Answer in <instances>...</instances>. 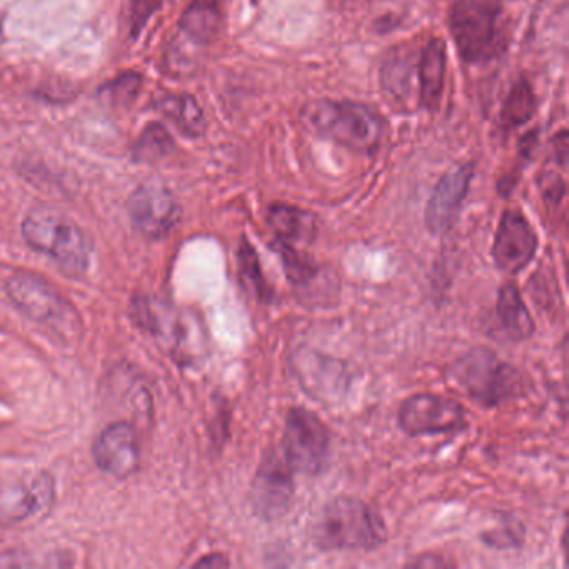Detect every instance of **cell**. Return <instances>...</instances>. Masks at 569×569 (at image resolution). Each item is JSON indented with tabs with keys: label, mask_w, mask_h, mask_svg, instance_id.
Instances as JSON below:
<instances>
[{
	"label": "cell",
	"mask_w": 569,
	"mask_h": 569,
	"mask_svg": "<svg viewBox=\"0 0 569 569\" xmlns=\"http://www.w3.org/2000/svg\"><path fill=\"white\" fill-rule=\"evenodd\" d=\"M312 538L321 551H372L385 545L388 531L371 506L339 496L322 508Z\"/></svg>",
	"instance_id": "cell-2"
},
{
	"label": "cell",
	"mask_w": 569,
	"mask_h": 569,
	"mask_svg": "<svg viewBox=\"0 0 569 569\" xmlns=\"http://www.w3.org/2000/svg\"><path fill=\"white\" fill-rule=\"evenodd\" d=\"M449 29L462 61L481 64L502 49L501 0H456Z\"/></svg>",
	"instance_id": "cell-5"
},
{
	"label": "cell",
	"mask_w": 569,
	"mask_h": 569,
	"mask_svg": "<svg viewBox=\"0 0 569 569\" xmlns=\"http://www.w3.org/2000/svg\"><path fill=\"white\" fill-rule=\"evenodd\" d=\"M6 291L19 311L62 342L81 338L82 321L74 306L58 288L29 272H18L6 282Z\"/></svg>",
	"instance_id": "cell-3"
},
{
	"label": "cell",
	"mask_w": 569,
	"mask_h": 569,
	"mask_svg": "<svg viewBox=\"0 0 569 569\" xmlns=\"http://www.w3.org/2000/svg\"><path fill=\"white\" fill-rule=\"evenodd\" d=\"M451 378L469 398L486 408L516 398L526 385L515 366L501 361L488 348L469 349L452 365Z\"/></svg>",
	"instance_id": "cell-6"
},
{
	"label": "cell",
	"mask_w": 569,
	"mask_h": 569,
	"mask_svg": "<svg viewBox=\"0 0 569 569\" xmlns=\"http://www.w3.org/2000/svg\"><path fill=\"white\" fill-rule=\"evenodd\" d=\"M286 459L268 451L252 481L251 502L256 515L264 521L282 518L295 498V478Z\"/></svg>",
	"instance_id": "cell-10"
},
{
	"label": "cell",
	"mask_w": 569,
	"mask_h": 569,
	"mask_svg": "<svg viewBox=\"0 0 569 569\" xmlns=\"http://www.w3.org/2000/svg\"><path fill=\"white\" fill-rule=\"evenodd\" d=\"M164 0H129V12H131L132 36L141 34L142 29L148 24L149 19L161 9Z\"/></svg>",
	"instance_id": "cell-26"
},
{
	"label": "cell",
	"mask_w": 569,
	"mask_h": 569,
	"mask_svg": "<svg viewBox=\"0 0 569 569\" xmlns=\"http://www.w3.org/2000/svg\"><path fill=\"white\" fill-rule=\"evenodd\" d=\"M0 39H2V21H0Z\"/></svg>",
	"instance_id": "cell-30"
},
{
	"label": "cell",
	"mask_w": 569,
	"mask_h": 569,
	"mask_svg": "<svg viewBox=\"0 0 569 569\" xmlns=\"http://www.w3.org/2000/svg\"><path fill=\"white\" fill-rule=\"evenodd\" d=\"M496 316L501 331L511 341H526L535 335V321L526 308L525 299L511 282L499 289Z\"/></svg>",
	"instance_id": "cell-18"
},
{
	"label": "cell",
	"mask_w": 569,
	"mask_h": 569,
	"mask_svg": "<svg viewBox=\"0 0 569 569\" xmlns=\"http://www.w3.org/2000/svg\"><path fill=\"white\" fill-rule=\"evenodd\" d=\"M56 505V481L49 472L0 471V529L41 521Z\"/></svg>",
	"instance_id": "cell-7"
},
{
	"label": "cell",
	"mask_w": 569,
	"mask_h": 569,
	"mask_svg": "<svg viewBox=\"0 0 569 569\" xmlns=\"http://www.w3.org/2000/svg\"><path fill=\"white\" fill-rule=\"evenodd\" d=\"M518 532H525L521 526H519V529H516V525H506L502 531L495 529L485 539L488 545L498 546V548H509V546H516L522 541L521 536L518 538Z\"/></svg>",
	"instance_id": "cell-27"
},
{
	"label": "cell",
	"mask_w": 569,
	"mask_h": 569,
	"mask_svg": "<svg viewBox=\"0 0 569 569\" xmlns=\"http://www.w3.org/2000/svg\"><path fill=\"white\" fill-rule=\"evenodd\" d=\"M398 422L409 436L448 435L465 428L466 411L455 399L416 395L402 402Z\"/></svg>",
	"instance_id": "cell-9"
},
{
	"label": "cell",
	"mask_w": 569,
	"mask_h": 569,
	"mask_svg": "<svg viewBox=\"0 0 569 569\" xmlns=\"http://www.w3.org/2000/svg\"><path fill=\"white\" fill-rule=\"evenodd\" d=\"M92 456L96 465L114 478L124 479L134 475L141 462L134 426L129 422L108 426L96 439Z\"/></svg>",
	"instance_id": "cell-14"
},
{
	"label": "cell",
	"mask_w": 569,
	"mask_h": 569,
	"mask_svg": "<svg viewBox=\"0 0 569 569\" xmlns=\"http://www.w3.org/2000/svg\"><path fill=\"white\" fill-rule=\"evenodd\" d=\"M139 318L144 319L149 331L168 345L169 348L178 351L179 355H198V328L189 321L186 316L178 315L172 309L166 308L161 302L148 301L139 302Z\"/></svg>",
	"instance_id": "cell-15"
},
{
	"label": "cell",
	"mask_w": 569,
	"mask_h": 569,
	"mask_svg": "<svg viewBox=\"0 0 569 569\" xmlns=\"http://www.w3.org/2000/svg\"><path fill=\"white\" fill-rule=\"evenodd\" d=\"M22 236L34 251L58 262L66 272L82 274L91 259V244L81 226L54 209H36L22 222Z\"/></svg>",
	"instance_id": "cell-4"
},
{
	"label": "cell",
	"mask_w": 569,
	"mask_h": 569,
	"mask_svg": "<svg viewBox=\"0 0 569 569\" xmlns=\"http://www.w3.org/2000/svg\"><path fill=\"white\" fill-rule=\"evenodd\" d=\"M239 274H241L242 282H244L248 291L258 299L259 302L269 305L274 298L271 286L266 281L264 272L261 269L258 254L251 242L242 239L241 246L238 251Z\"/></svg>",
	"instance_id": "cell-23"
},
{
	"label": "cell",
	"mask_w": 569,
	"mask_h": 569,
	"mask_svg": "<svg viewBox=\"0 0 569 569\" xmlns=\"http://www.w3.org/2000/svg\"><path fill=\"white\" fill-rule=\"evenodd\" d=\"M538 251V236L519 211H506L496 231L492 258L499 271L518 274Z\"/></svg>",
	"instance_id": "cell-12"
},
{
	"label": "cell",
	"mask_w": 569,
	"mask_h": 569,
	"mask_svg": "<svg viewBox=\"0 0 569 569\" xmlns=\"http://www.w3.org/2000/svg\"><path fill=\"white\" fill-rule=\"evenodd\" d=\"M448 566V562L445 561V559L441 558H435L432 561H426L425 558L416 559V561L411 562V566Z\"/></svg>",
	"instance_id": "cell-29"
},
{
	"label": "cell",
	"mask_w": 569,
	"mask_h": 569,
	"mask_svg": "<svg viewBox=\"0 0 569 569\" xmlns=\"http://www.w3.org/2000/svg\"><path fill=\"white\" fill-rule=\"evenodd\" d=\"M221 11L214 0H194L181 18V31L196 44H208L218 34Z\"/></svg>",
	"instance_id": "cell-20"
},
{
	"label": "cell",
	"mask_w": 569,
	"mask_h": 569,
	"mask_svg": "<svg viewBox=\"0 0 569 569\" xmlns=\"http://www.w3.org/2000/svg\"><path fill=\"white\" fill-rule=\"evenodd\" d=\"M156 106L188 138H201L208 129L204 112L192 96H164Z\"/></svg>",
	"instance_id": "cell-19"
},
{
	"label": "cell",
	"mask_w": 569,
	"mask_h": 569,
	"mask_svg": "<svg viewBox=\"0 0 569 569\" xmlns=\"http://www.w3.org/2000/svg\"><path fill=\"white\" fill-rule=\"evenodd\" d=\"M132 224L146 238L168 236L181 219V206L171 191L159 182L139 186L128 201Z\"/></svg>",
	"instance_id": "cell-11"
},
{
	"label": "cell",
	"mask_w": 569,
	"mask_h": 569,
	"mask_svg": "<svg viewBox=\"0 0 569 569\" xmlns=\"http://www.w3.org/2000/svg\"><path fill=\"white\" fill-rule=\"evenodd\" d=\"M142 79L141 76L136 72H126V74L119 76L118 79L108 84L109 98L111 101L126 102L132 101L138 96L139 89H141Z\"/></svg>",
	"instance_id": "cell-25"
},
{
	"label": "cell",
	"mask_w": 569,
	"mask_h": 569,
	"mask_svg": "<svg viewBox=\"0 0 569 569\" xmlns=\"http://www.w3.org/2000/svg\"><path fill=\"white\" fill-rule=\"evenodd\" d=\"M174 151V139L162 124H149L132 149L138 162H156Z\"/></svg>",
	"instance_id": "cell-24"
},
{
	"label": "cell",
	"mask_w": 569,
	"mask_h": 569,
	"mask_svg": "<svg viewBox=\"0 0 569 569\" xmlns=\"http://www.w3.org/2000/svg\"><path fill=\"white\" fill-rule=\"evenodd\" d=\"M472 178H475V164L466 162V164L456 166L439 179L429 198L425 214L426 228L432 234H445L458 221Z\"/></svg>",
	"instance_id": "cell-13"
},
{
	"label": "cell",
	"mask_w": 569,
	"mask_h": 569,
	"mask_svg": "<svg viewBox=\"0 0 569 569\" xmlns=\"http://www.w3.org/2000/svg\"><path fill=\"white\" fill-rule=\"evenodd\" d=\"M268 224L282 244H311L318 234L315 214L295 206H271L268 211Z\"/></svg>",
	"instance_id": "cell-17"
},
{
	"label": "cell",
	"mask_w": 569,
	"mask_h": 569,
	"mask_svg": "<svg viewBox=\"0 0 569 569\" xmlns=\"http://www.w3.org/2000/svg\"><path fill=\"white\" fill-rule=\"evenodd\" d=\"M301 116L316 134L361 154H375L385 142V118L359 102L316 99L302 108Z\"/></svg>",
	"instance_id": "cell-1"
},
{
	"label": "cell",
	"mask_w": 569,
	"mask_h": 569,
	"mask_svg": "<svg viewBox=\"0 0 569 569\" xmlns=\"http://www.w3.org/2000/svg\"><path fill=\"white\" fill-rule=\"evenodd\" d=\"M446 44L442 39H431L419 59V106L428 112L438 111L445 91Z\"/></svg>",
	"instance_id": "cell-16"
},
{
	"label": "cell",
	"mask_w": 569,
	"mask_h": 569,
	"mask_svg": "<svg viewBox=\"0 0 569 569\" xmlns=\"http://www.w3.org/2000/svg\"><path fill=\"white\" fill-rule=\"evenodd\" d=\"M412 56L396 49L381 69V88L392 104L405 106L411 92Z\"/></svg>",
	"instance_id": "cell-21"
},
{
	"label": "cell",
	"mask_w": 569,
	"mask_h": 569,
	"mask_svg": "<svg viewBox=\"0 0 569 569\" xmlns=\"http://www.w3.org/2000/svg\"><path fill=\"white\" fill-rule=\"evenodd\" d=\"M229 561L222 555L206 556L201 561L196 562V568H228Z\"/></svg>",
	"instance_id": "cell-28"
},
{
	"label": "cell",
	"mask_w": 569,
	"mask_h": 569,
	"mask_svg": "<svg viewBox=\"0 0 569 569\" xmlns=\"http://www.w3.org/2000/svg\"><path fill=\"white\" fill-rule=\"evenodd\" d=\"M329 429L315 412L292 408L286 418L282 458L289 468L302 475L318 476L329 461Z\"/></svg>",
	"instance_id": "cell-8"
},
{
	"label": "cell",
	"mask_w": 569,
	"mask_h": 569,
	"mask_svg": "<svg viewBox=\"0 0 569 569\" xmlns=\"http://www.w3.org/2000/svg\"><path fill=\"white\" fill-rule=\"evenodd\" d=\"M536 112V96L532 92L531 84L525 79L515 82L511 91L506 96L505 104L501 109V128L505 131L519 128L526 124Z\"/></svg>",
	"instance_id": "cell-22"
}]
</instances>
